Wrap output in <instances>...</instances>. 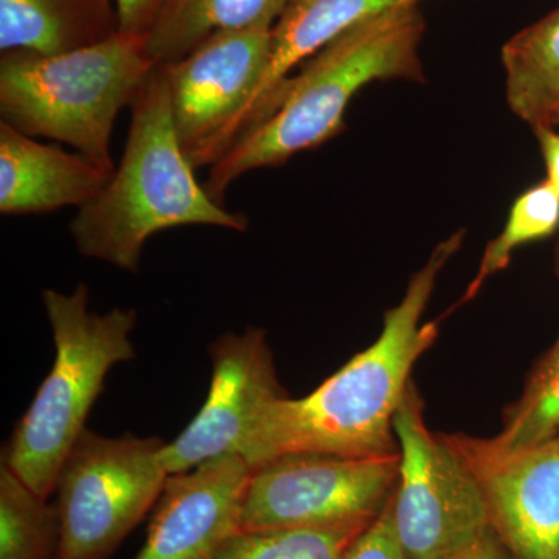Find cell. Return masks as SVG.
<instances>
[{"label": "cell", "mask_w": 559, "mask_h": 559, "mask_svg": "<svg viewBox=\"0 0 559 559\" xmlns=\"http://www.w3.org/2000/svg\"><path fill=\"white\" fill-rule=\"evenodd\" d=\"M451 235L412 277L396 307L385 312L380 337L304 399L280 396L261 411L245 460L252 468L290 454L370 457L399 451L395 417L411 388V373L437 336L423 314L437 278L460 249Z\"/></svg>", "instance_id": "1"}, {"label": "cell", "mask_w": 559, "mask_h": 559, "mask_svg": "<svg viewBox=\"0 0 559 559\" xmlns=\"http://www.w3.org/2000/svg\"><path fill=\"white\" fill-rule=\"evenodd\" d=\"M180 146L167 73L157 64L131 105V127L108 186L79 209L69 230L84 257L139 271L142 250L173 227L246 231L248 218L213 200Z\"/></svg>", "instance_id": "2"}, {"label": "cell", "mask_w": 559, "mask_h": 559, "mask_svg": "<svg viewBox=\"0 0 559 559\" xmlns=\"http://www.w3.org/2000/svg\"><path fill=\"white\" fill-rule=\"evenodd\" d=\"M425 21L417 3L392 7L345 32L290 75L277 110L210 167L204 187L223 204L242 175L278 167L344 131L345 112L364 86L378 80H421L419 43Z\"/></svg>", "instance_id": "3"}, {"label": "cell", "mask_w": 559, "mask_h": 559, "mask_svg": "<svg viewBox=\"0 0 559 559\" xmlns=\"http://www.w3.org/2000/svg\"><path fill=\"white\" fill-rule=\"evenodd\" d=\"M156 66L145 38L121 32L64 53H2L0 117L14 130L58 140L116 171L114 123Z\"/></svg>", "instance_id": "4"}, {"label": "cell", "mask_w": 559, "mask_h": 559, "mask_svg": "<svg viewBox=\"0 0 559 559\" xmlns=\"http://www.w3.org/2000/svg\"><path fill=\"white\" fill-rule=\"evenodd\" d=\"M43 304L55 341V360L35 400L3 450L2 463L33 491L49 498L62 463L83 433L87 415L116 364L134 359L131 333L138 312L114 308L95 314L90 289H46Z\"/></svg>", "instance_id": "5"}, {"label": "cell", "mask_w": 559, "mask_h": 559, "mask_svg": "<svg viewBox=\"0 0 559 559\" xmlns=\"http://www.w3.org/2000/svg\"><path fill=\"white\" fill-rule=\"evenodd\" d=\"M395 437L399 479L388 503L401 549L409 559H468L491 533L484 491L448 437L430 432L412 385Z\"/></svg>", "instance_id": "6"}, {"label": "cell", "mask_w": 559, "mask_h": 559, "mask_svg": "<svg viewBox=\"0 0 559 559\" xmlns=\"http://www.w3.org/2000/svg\"><path fill=\"white\" fill-rule=\"evenodd\" d=\"M156 437L84 429L58 476V559H108L154 509L168 479Z\"/></svg>", "instance_id": "7"}, {"label": "cell", "mask_w": 559, "mask_h": 559, "mask_svg": "<svg viewBox=\"0 0 559 559\" xmlns=\"http://www.w3.org/2000/svg\"><path fill=\"white\" fill-rule=\"evenodd\" d=\"M400 452L370 457L290 454L252 468L238 530L377 518L399 479Z\"/></svg>", "instance_id": "8"}, {"label": "cell", "mask_w": 559, "mask_h": 559, "mask_svg": "<svg viewBox=\"0 0 559 559\" xmlns=\"http://www.w3.org/2000/svg\"><path fill=\"white\" fill-rule=\"evenodd\" d=\"M272 27L219 33L182 60L162 64L176 134L194 170L213 167L234 146L270 66Z\"/></svg>", "instance_id": "9"}, {"label": "cell", "mask_w": 559, "mask_h": 559, "mask_svg": "<svg viewBox=\"0 0 559 559\" xmlns=\"http://www.w3.org/2000/svg\"><path fill=\"white\" fill-rule=\"evenodd\" d=\"M210 356L213 374L204 406L162 450L168 476L227 455L245 459L261 411L285 396L263 330L249 326L241 334H223Z\"/></svg>", "instance_id": "10"}, {"label": "cell", "mask_w": 559, "mask_h": 559, "mask_svg": "<svg viewBox=\"0 0 559 559\" xmlns=\"http://www.w3.org/2000/svg\"><path fill=\"white\" fill-rule=\"evenodd\" d=\"M479 480L489 527L510 559H559V436L510 455L448 437Z\"/></svg>", "instance_id": "11"}, {"label": "cell", "mask_w": 559, "mask_h": 559, "mask_svg": "<svg viewBox=\"0 0 559 559\" xmlns=\"http://www.w3.org/2000/svg\"><path fill=\"white\" fill-rule=\"evenodd\" d=\"M252 466L227 455L170 474L134 559H209L238 530Z\"/></svg>", "instance_id": "12"}, {"label": "cell", "mask_w": 559, "mask_h": 559, "mask_svg": "<svg viewBox=\"0 0 559 559\" xmlns=\"http://www.w3.org/2000/svg\"><path fill=\"white\" fill-rule=\"evenodd\" d=\"M114 171L80 153L44 145L0 121V213L43 215L83 207L108 186Z\"/></svg>", "instance_id": "13"}, {"label": "cell", "mask_w": 559, "mask_h": 559, "mask_svg": "<svg viewBox=\"0 0 559 559\" xmlns=\"http://www.w3.org/2000/svg\"><path fill=\"white\" fill-rule=\"evenodd\" d=\"M395 5L399 0H290L272 27L270 66L242 116L234 146L277 110L297 66L360 22Z\"/></svg>", "instance_id": "14"}, {"label": "cell", "mask_w": 559, "mask_h": 559, "mask_svg": "<svg viewBox=\"0 0 559 559\" xmlns=\"http://www.w3.org/2000/svg\"><path fill=\"white\" fill-rule=\"evenodd\" d=\"M117 32L112 0H0L2 53H64Z\"/></svg>", "instance_id": "15"}, {"label": "cell", "mask_w": 559, "mask_h": 559, "mask_svg": "<svg viewBox=\"0 0 559 559\" xmlns=\"http://www.w3.org/2000/svg\"><path fill=\"white\" fill-rule=\"evenodd\" d=\"M507 102L536 128L559 127V7L502 49Z\"/></svg>", "instance_id": "16"}, {"label": "cell", "mask_w": 559, "mask_h": 559, "mask_svg": "<svg viewBox=\"0 0 559 559\" xmlns=\"http://www.w3.org/2000/svg\"><path fill=\"white\" fill-rule=\"evenodd\" d=\"M290 0H173L145 36L156 64L182 60L212 36L274 25Z\"/></svg>", "instance_id": "17"}, {"label": "cell", "mask_w": 559, "mask_h": 559, "mask_svg": "<svg viewBox=\"0 0 559 559\" xmlns=\"http://www.w3.org/2000/svg\"><path fill=\"white\" fill-rule=\"evenodd\" d=\"M374 518L260 530H235L209 559H345Z\"/></svg>", "instance_id": "18"}, {"label": "cell", "mask_w": 559, "mask_h": 559, "mask_svg": "<svg viewBox=\"0 0 559 559\" xmlns=\"http://www.w3.org/2000/svg\"><path fill=\"white\" fill-rule=\"evenodd\" d=\"M559 436V336L536 364L521 399L492 439H471L488 455H510Z\"/></svg>", "instance_id": "19"}, {"label": "cell", "mask_w": 559, "mask_h": 559, "mask_svg": "<svg viewBox=\"0 0 559 559\" xmlns=\"http://www.w3.org/2000/svg\"><path fill=\"white\" fill-rule=\"evenodd\" d=\"M5 465L0 466V559H58L55 507Z\"/></svg>", "instance_id": "20"}, {"label": "cell", "mask_w": 559, "mask_h": 559, "mask_svg": "<svg viewBox=\"0 0 559 559\" xmlns=\"http://www.w3.org/2000/svg\"><path fill=\"white\" fill-rule=\"evenodd\" d=\"M558 227L559 197L547 180L522 193L510 210L506 227L485 249L479 270L460 304L474 299L492 275L507 270L514 250L550 237Z\"/></svg>", "instance_id": "21"}, {"label": "cell", "mask_w": 559, "mask_h": 559, "mask_svg": "<svg viewBox=\"0 0 559 559\" xmlns=\"http://www.w3.org/2000/svg\"><path fill=\"white\" fill-rule=\"evenodd\" d=\"M389 502V500H388ZM345 559H409L401 549L390 518L389 503L356 539Z\"/></svg>", "instance_id": "22"}, {"label": "cell", "mask_w": 559, "mask_h": 559, "mask_svg": "<svg viewBox=\"0 0 559 559\" xmlns=\"http://www.w3.org/2000/svg\"><path fill=\"white\" fill-rule=\"evenodd\" d=\"M173 0H114L119 32L127 35H148Z\"/></svg>", "instance_id": "23"}, {"label": "cell", "mask_w": 559, "mask_h": 559, "mask_svg": "<svg viewBox=\"0 0 559 559\" xmlns=\"http://www.w3.org/2000/svg\"><path fill=\"white\" fill-rule=\"evenodd\" d=\"M535 134L546 162L547 182L559 197V132L554 128H536Z\"/></svg>", "instance_id": "24"}, {"label": "cell", "mask_w": 559, "mask_h": 559, "mask_svg": "<svg viewBox=\"0 0 559 559\" xmlns=\"http://www.w3.org/2000/svg\"><path fill=\"white\" fill-rule=\"evenodd\" d=\"M468 559H510V557L500 540L496 538L495 533L491 532L480 544L479 549L474 551Z\"/></svg>", "instance_id": "25"}, {"label": "cell", "mask_w": 559, "mask_h": 559, "mask_svg": "<svg viewBox=\"0 0 559 559\" xmlns=\"http://www.w3.org/2000/svg\"><path fill=\"white\" fill-rule=\"evenodd\" d=\"M418 0H399V3H401V5H407V3H417Z\"/></svg>", "instance_id": "26"}, {"label": "cell", "mask_w": 559, "mask_h": 559, "mask_svg": "<svg viewBox=\"0 0 559 559\" xmlns=\"http://www.w3.org/2000/svg\"><path fill=\"white\" fill-rule=\"evenodd\" d=\"M112 2H114V0H112Z\"/></svg>", "instance_id": "27"}]
</instances>
